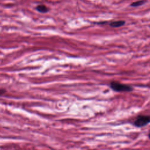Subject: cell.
I'll use <instances>...</instances> for the list:
<instances>
[{
  "label": "cell",
  "mask_w": 150,
  "mask_h": 150,
  "mask_svg": "<svg viewBox=\"0 0 150 150\" xmlns=\"http://www.w3.org/2000/svg\"><path fill=\"white\" fill-rule=\"evenodd\" d=\"M150 123V115H141L134 120L133 125L136 127H143Z\"/></svg>",
  "instance_id": "2"
},
{
  "label": "cell",
  "mask_w": 150,
  "mask_h": 150,
  "mask_svg": "<svg viewBox=\"0 0 150 150\" xmlns=\"http://www.w3.org/2000/svg\"><path fill=\"white\" fill-rule=\"evenodd\" d=\"M5 92V90H0V96L2 95Z\"/></svg>",
  "instance_id": "6"
},
{
  "label": "cell",
  "mask_w": 150,
  "mask_h": 150,
  "mask_svg": "<svg viewBox=\"0 0 150 150\" xmlns=\"http://www.w3.org/2000/svg\"><path fill=\"white\" fill-rule=\"evenodd\" d=\"M36 9L41 13H46L47 12H48L49 9L48 8L45 6V5H39L36 7Z\"/></svg>",
  "instance_id": "4"
},
{
  "label": "cell",
  "mask_w": 150,
  "mask_h": 150,
  "mask_svg": "<svg viewBox=\"0 0 150 150\" xmlns=\"http://www.w3.org/2000/svg\"><path fill=\"white\" fill-rule=\"evenodd\" d=\"M110 87L117 92H130L133 90V88L129 85L122 84L118 81H111Z\"/></svg>",
  "instance_id": "1"
},
{
  "label": "cell",
  "mask_w": 150,
  "mask_h": 150,
  "mask_svg": "<svg viewBox=\"0 0 150 150\" xmlns=\"http://www.w3.org/2000/svg\"><path fill=\"white\" fill-rule=\"evenodd\" d=\"M124 21H114L110 23V25L112 28H118L123 26L125 24Z\"/></svg>",
  "instance_id": "3"
},
{
  "label": "cell",
  "mask_w": 150,
  "mask_h": 150,
  "mask_svg": "<svg viewBox=\"0 0 150 150\" xmlns=\"http://www.w3.org/2000/svg\"><path fill=\"white\" fill-rule=\"evenodd\" d=\"M145 2H146L145 0H140V1H136V2H134L132 4H131V6H133V7H137V6H141V5L144 4Z\"/></svg>",
  "instance_id": "5"
},
{
  "label": "cell",
  "mask_w": 150,
  "mask_h": 150,
  "mask_svg": "<svg viewBox=\"0 0 150 150\" xmlns=\"http://www.w3.org/2000/svg\"><path fill=\"white\" fill-rule=\"evenodd\" d=\"M148 138L150 139V133L148 134Z\"/></svg>",
  "instance_id": "7"
}]
</instances>
